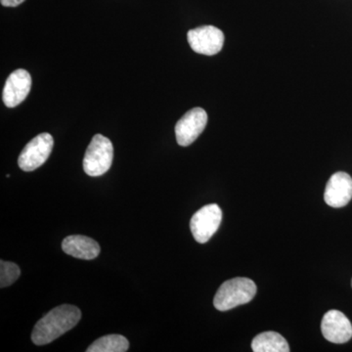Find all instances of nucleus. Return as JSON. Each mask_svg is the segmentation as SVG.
<instances>
[{
  "instance_id": "obj_14",
  "label": "nucleus",
  "mask_w": 352,
  "mask_h": 352,
  "mask_svg": "<svg viewBox=\"0 0 352 352\" xmlns=\"http://www.w3.org/2000/svg\"><path fill=\"white\" fill-rule=\"evenodd\" d=\"M21 270L19 266L9 261H0V287L6 288L14 282L17 281L20 277Z\"/></svg>"
},
{
  "instance_id": "obj_10",
  "label": "nucleus",
  "mask_w": 352,
  "mask_h": 352,
  "mask_svg": "<svg viewBox=\"0 0 352 352\" xmlns=\"http://www.w3.org/2000/svg\"><path fill=\"white\" fill-rule=\"evenodd\" d=\"M326 204L332 208H342L352 199V178L346 173H335L326 185L324 194Z\"/></svg>"
},
{
  "instance_id": "obj_9",
  "label": "nucleus",
  "mask_w": 352,
  "mask_h": 352,
  "mask_svg": "<svg viewBox=\"0 0 352 352\" xmlns=\"http://www.w3.org/2000/svg\"><path fill=\"white\" fill-rule=\"evenodd\" d=\"M321 331L324 338L333 344H344L352 338L351 321L339 310H330L324 315Z\"/></svg>"
},
{
  "instance_id": "obj_3",
  "label": "nucleus",
  "mask_w": 352,
  "mask_h": 352,
  "mask_svg": "<svg viewBox=\"0 0 352 352\" xmlns=\"http://www.w3.org/2000/svg\"><path fill=\"white\" fill-rule=\"evenodd\" d=\"M113 159V147L110 139L96 134L85 152L83 170L92 177L105 175L112 166Z\"/></svg>"
},
{
  "instance_id": "obj_5",
  "label": "nucleus",
  "mask_w": 352,
  "mask_h": 352,
  "mask_svg": "<svg viewBox=\"0 0 352 352\" xmlns=\"http://www.w3.org/2000/svg\"><path fill=\"white\" fill-rule=\"evenodd\" d=\"M221 220V210L215 204L200 208L190 221V228L197 242L200 244L207 243L217 232Z\"/></svg>"
},
{
  "instance_id": "obj_6",
  "label": "nucleus",
  "mask_w": 352,
  "mask_h": 352,
  "mask_svg": "<svg viewBox=\"0 0 352 352\" xmlns=\"http://www.w3.org/2000/svg\"><path fill=\"white\" fill-rule=\"evenodd\" d=\"M187 39L195 52L212 56L223 47L224 34L214 25H201L189 31Z\"/></svg>"
},
{
  "instance_id": "obj_4",
  "label": "nucleus",
  "mask_w": 352,
  "mask_h": 352,
  "mask_svg": "<svg viewBox=\"0 0 352 352\" xmlns=\"http://www.w3.org/2000/svg\"><path fill=\"white\" fill-rule=\"evenodd\" d=\"M54 140L50 133H41L32 139L21 152L18 164L24 171L36 170L43 166L51 152H52Z\"/></svg>"
},
{
  "instance_id": "obj_15",
  "label": "nucleus",
  "mask_w": 352,
  "mask_h": 352,
  "mask_svg": "<svg viewBox=\"0 0 352 352\" xmlns=\"http://www.w3.org/2000/svg\"><path fill=\"white\" fill-rule=\"evenodd\" d=\"M25 0H0L2 6L6 7H16L22 4Z\"/></svg>"
},
{
  "instance_id": "obj_12",
  "label": "nucleus",
  "mask_w": 352,
  "mask_h": 352,
  "mask_svg": "<svg viewBox=\"0 0 352 352\" xmlns=\"http://www.w3.org/2000/svg\"><path fill=\"white\" fill-rule=\"evenodd\" d=\"M254 352H289L288 342L283 336L276 332H264L256 336L252 342Z\"/></svg>"
},
{
  "instance_id": "obj_16",
  "label": "nucleus",
  "mask_w": 352,
  "mask_h": 352,
  "mask_svg": "<svg viewBox=\"0 0 352 352\" xmlns=\"http://www.w3.org/2000/svg\"><path fill=\"white\" fill-rule=\"evenodd\" d=\"M351 285H352V281H351Z\"/></svg>"
},
{
  "instance_id": "obj_1",
  "label": "nucleus",
  "mask_w": 352,
  "mask_h": 352,
  "mask_svg": "<svg viewBox=\"0 0 352 352\" xmlns=\"http://www.w3.org/2000/svg\"><path fill=\"white\" fill-rule=\"evenodd\" d=\"M80 318L82 312L75 305H63L53 308L34 326L32 333V342L36 346L50 344L76 327Z\"/></svg>"
},
{
  "instance_id": "obj_7",
  "label": "nucleus",
  "mask_w": 352,
  "mask_h": 352,
  "mask_svg": "<svg viewBox=\"0 0 352 352\" xmlns=\"http://www.w3.org/2000/svg\"><path fill=\"white\" fill-rule=\"evenodd\" d=\"M208 124V115L204 109L194 108L178 120L175 126V136L178 144L186 147L191 145Z\"/></svg>"
},
{
  "instance_id": "obj_11",
  "label": "nucleus",
  "mask_w": 352,
  "mask_h": 352,
  "mask_svg": "<svg viewBox=\"0 0 352 352\" xmlns=\"http://www.w3.org/2000/svg\"><path fill=\"white\" fill-rule=\"evenodd\" d=\"M62 249L65 254L85 261L96 258L100 254L98 243L82 235H72L65 238L62 242Z\"/></svg>"
},
{
  "instance_id": "obj_13",
  "label": "nucleus",
  "mask_w": 352,
  "mask_h": 352,
  "mask_svg": "<svg viewBox=\"0 0 352 352\" xmlns=\"http://www.w3.org/2000/svg\"><path fill=\"white\" fill-rule=\"evenodd\" d=\"M129 342L122 335L104 336L95 340L87 349V352H126L129 351Z\"/></svg>"
},
{
  "instance_id": "obj_8",
  "label": "nucleus",
  "mask_w": 352,
  "mask_h": 352,
  "mask_svg": "<svg viewBox=\"0 0 352 352\" xmlns=\"http://www.w3.org/2000/svg\"><path fill=\"white\" fill-rule=\"evenodd\" d=\"M32 87V76L29 72L19 69L10 74L3 88L2 100L6 107L14 108L27 98Z\"/></svg>"
},
{
  "instance_id": "obj_2",
  "label": "nucleus",
  "mask_w": 352,
  "mask_h": 352,
  "mask_svg": "<svg viewBox=\"0 0 352 352\" xmlns=\"http://www.w3.org/2000/svg\"><path fill=\"white\" fill-rule=\"evenodd\" d=\"M256 286L249 278L237 277L224 282L215 294L214 305L219 311H227L251 302Z\"/></svg>"
}]
</instances>
